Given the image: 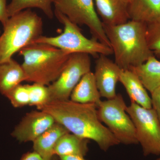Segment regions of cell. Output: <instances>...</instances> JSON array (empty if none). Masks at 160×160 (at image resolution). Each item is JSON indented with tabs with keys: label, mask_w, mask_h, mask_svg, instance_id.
I'll use <instances>...</instances> for the list:
<instances>
[{
	"label": "cell",
	"mask_w": 160,
	"mask_h": 160,
	"mask_svg": "<svg viewBox=\"0 0 160 160\" xmlns=\"http://www.w3.org/2000/svg\"><path fill=\"white\" fill-rule=\"evenodd\" d=\"M70 133L94 141L100 149L106 151L119 142L100 121L97 106L94 104H82L71 100L52 101L40 107Z\"/></svg>",
	"instance_id": "1"
},
{
	"label": "cell",
	"mask_w": 160,
	"mask_h": 160,
	"mask_svg": "<svg viewBox=\"0 0 160 160\" xmlns=\"http://www.w3.org/2000/svg\"><path fill=\"white\" fill-rule=\"evenodd\" d=\"M115 58L114 62L122 70L140 66L154 56L147 42V25L129 20L119 25L103 24Z\"/></svg>",
	"instance_id": "2"
},
{
	"label": "cell",
	"mask_w": 160,
	"mask_h": 160,
	"mask_svg": "<svg viewBox=\"0 0 160 160\" xmlns=\"http://www.w3.org/2000/svg\"><path fill=\"white\" fill-rule=\"evenodd\" d=\"M19 54L26 81L46 86L55 82L62 71L70 53L51 45L32 43L23 48Z\"/></svg>",
	"instance_id": "3"
},
{
	"label": "cell",
	"mask_w": 160,
	"mask_h": 160,
	"mask_svg": "<svg viewBox=\"0 0 160 160\" xmlns=\"http://www.w3.org/2000/svg\"><path fill=\"white\" fill-rule=\"evenodd\" d=\"M0 35V63L9 61L23 48L42 36V18L30 9L9 17Z\"/></svg>",
	"instance_id": "4"
},
{
	"label": "cell",
	"mask_w": 160,
	"mask_h": 160,
	"mask_svg": "<svg viewBox=\"0 0 160 160\" xmlns=\"http://www.w3.org/2000/svg\"><path fill=\"white\" fill-rule=\"evenodd\" d=\"M54 13L55 16L64 26L63 32L55 37L42 36L33 43L48 44L70 54L85 53L93 57L113 54L111 47L93 38L86 37L78 26L72 22L66 16L56 10H54Z\"/></svg>",
	"instance_id": "5"
},
{
	"label": "cell",
	"mask_w": 160,
	"mask_h": 160,
	"mask_svg": "<svg viewBox=\"0 0 160 160\" xmlns=\"http://www.w3.org/2000/svg\"><path fill=\"white\" fill-rule=\"evenodd\" d=\"M127 107L122 95L117 94L112 98L102 101L97 107L98 116L120 143L138 144L135 127L126 112Z\"/></svg>",
	"instance_id": "6"
},
{
	"label": "cell",
	"mask_w": 160,
	"mask_h": 160,
	"mask_svg": "<svg viewBox=\"0 0 160 160\" xmlns=\"http://www.w3.org/2000/svg\"><path fill=\"white\" fill-rule=\"evenodd\" d=\"M52 4L55 10L78 26H87L92 38L111 47L96 10L94 0H52Z\"/></svg>",
	"instance_id": "7"
},
{
	"label": "cell",
	"mask_w": 160,
	"mask_h": 160,
	"mask_svg": "<svg viewBox=\"0 0 160 160\" xmlns=\"http://www.w3.org/2000/svg\"><path fill=\"white\" fill-rule=\"evenodd\" d=\"M126 112L134 124L138 142L142 146L144 155H160V124L154 110L131 102Z\"/></svg>",
	"instance_id": "8"
},
{
	"label": "cell",
	"mask_w": 160,
	"mask_h": 160,
	"mask_svg": "<svg viewBox=\"0 0 160 160\" xmlns=\"http://www.w3.org/2000/svg\"><path fill=\"white\" fill-rule=\"evenodd\" d=\"M91 65L90 55L70 54L59 78L48 86L49 102L69 100L72 90L82 77L91 71Z\"/></svg>",
	"instance_id": "9"
},
{
	"label": "cell",
	"mask_w": 160,
	"mask_h": 160,
	"mask_svg": "<svg viewBox=\"0 0 160 160\" xmlns=\"http://www.w3.org/2000/svg\"><path fill=\"white\" fill-rule=\"evenodd\" d=\"M55 122L47 112L39 109L34 110L26 113L11 135L20 142H33Z\"/></svg>",
	"instance_id": "10"
},
{
	"label": "cell",
	"mask_w": 160,
	"mask_h": 160,
	"mask_svg": "<svg viewBox=\"0 0 160 160\" xmlns=\"http://www.w3.org/2000/svg\"><path fill=\"white\" fill-rule=\"evenodd\" d=\"M122 69L107 56L100 55L95 62V79L101 97L110 99L116 96V87Z\"/></svg>",
	"instance_id": "11"
},
{
	"label": "cell",
	"mask_w": 160,
	"mask_h": 160,
	"mask_svg": "<svg viewBox=\"0 0 160 160\" xmlns=\"http://www.w3.org/2000/svg\"><path fill=\"white\" fill-rule=\"evenodd\" d=\"M98 15L103 24L119 25L129 20L128 0H94Z\"/></svg>",
	"instance_id": "12"
},
{
	"label": "cell",
	"mask_w": 160,
	"mask_h": 160,
	"mask_svg": "<svg viewBox=\"0 0 160 160\" xmlns=\"http://www.w3.org/2000/svg\"><path fill=\"white\" fill-rule=\"evenodd\" d=\"M129 20L146 25L160 21V0H129Z\"/></svg>",
	"instance_id": "13"
},
{
	"label": "cell",
	"mask_w": 160,
	"mask_h": 160,
	"mask_svg": "<svg viewBox=\"0 0 160 160\" xmlns=\"http://www.w3.org/2000/svg\"><path fill=\"white\" fill-rule=\"evenodd\" d=\"M119 82L127 92L131 102L146 109H151V98L136 74L130 70H122Z\"/></svg>",
	"instance_id": "14"
},
{
	"label": "cell",
	"mask_w": 160,
	"mask_h": 160,
	"mask_svg": "<svg viewBox=\"0 0 160 160\" xmlns=\"http://www.w3.org/2000/svg\"><path fill=\"white\" fill-rule=\"evenodd\" d=\"M93 72L84 75L72 90L70 99L72 102L82 104H94L97 106L102 102Z\"/></svg>",
	"instance_id": "15"
},
{
	"label": "cell",
	"mask_w": 160,
	"mask_h": 160,
	"mask_svg": "<svg viewBox=\"0 0 160 160\" xmlns=\"http://www.w3.org/2000/svg\"><path fill=\"white\" fill-rule=\"evenodd\" d=\"M69 132L64 126L56 122L33 142L34 151L45 158H53L54 147L58 141Z\"/></svg>",
	"instance_id": "16"
},
{
	"label": "cell",
	"mask_w": 160,
	"mask_h": 160,
	"mask_svg": "<svg viewBox=\"0 0 160 160\" xmlns=\"http://www.w3.org/2000/svg\"><path fill=\"white\" fill-rule=\"evenodd\" d=\"M26 81L22 65L11 58L0 63V93L5 96L16 86Z\"/></svg>",
	"instance_id": "17"
},
{
	"label": "cell",
	"mask_w": 160,
	"mask_h": 160,
	"mask_svg": "<svg viewBox=\"0 0 160 160\" xmlns=\"http://www.w3.org/2000/svg\"><path fill=\"white\" fill-rule=\"evenodd\" d=\"M129 70L137 75L146 90L151 93L160 86V61L155 56Z\"/></svg>",
	"instance_id": "18"
},
{
	"label": "cell",
	"mask_w": 160,
	"mask_h": 160,
	"mask_svg": "<svg viewBox=\"0 0 160 160\" xmlns=\"http://www.w3.org/2000/svg\"><path fill=\"white\" fill-rule=\"evenodd\" d=\"M89 140L72 133H66L60 138L54 149V155H75L85 157L89 151Z\"/></svg>",
	"instance_id": "19"
},
{
	"label": "cell",
	"mask_w": 160,
	"mask_h": 160,
	"mask_svg": "<svg viewBox=\"0 0 160 160\" xmlns=\"http://www.w3.org/2000/svg\"><path fill=\"white\" fill-rule=\"evenodd\" d=\"M52 0H11L7 5V13L9 17L20 12L30 8L41 9L49 19L54 16L52 9Z\"/></svg>",
	"instance_id": "20"
},
{
	"label": "cell",
	"mask_w": 160,
	"mask_h": 160,
	"mask_svg": "<svg viewBox=\"0 0 160 160\" xmlns=\"http://www.w3.org/2000/svg\"><path fill=\"white\" fill-rule=\"evenodd\" d=\"M26 85L29 92V106H36L39 109L49 102V93L48 86L37 83Z\"/></svg>",
	"instance_id": "21"
},
{
	"label": "cell",
	"mask_w": 160,
	"mask_h": 160,
	"mask_svg": "<svg viewBox=\"0 0 160 160\" xmlns=\"http://www.w3.org/2000/svg\"><path fill=\"white\" fill-rule=\"evenodd\" d=\"M10 101L15 108H21L29 105V90L26 85L16 86L5 96Z\"/></svg>",
	"instance_id": "22"
},
{
	"label": "cell",
	"mask_w": 160,
	"mask_h": 160,
	"mask_svg": "<svg viewBox=\"0 0 160 160\" xmlns=\"http://www.w3.org/2000/svg\"><path fill=\"white\" fill-rule=\"evenodd\" d=\"M146 36L150 50L160 58V21L147 25Z\"/></svg>",
	"instance_id": "23"
},
{
	"label": "cell",
	"mask_w": 160,
	"mask_h": 160,
	"mask_svg": "<svg viewBox=\"0 0 160 160\" xmlns=\"http://www.w3.org/2000/svg\"><path fill=\"white\" fill-rule=\"evenodd\" d=\"M151 94L152 108L155 112L160 124V86Z\"/></svg>",
	"instance_id": "24"
},
{
	"label": "cell",
	"mask_w": 160,
	"mask_h": 160,
	"mask_svg": "<svg viewBox=\"0 0 160 160\" xmlns=\"http://www.w3.org/2000/svg\"><path fill=\"white\" fill-rule=\"evenodd\" d=\"M6 0H0V22L3 26H5L9 19L7 13Z\"/></svg>",
	"instance_id": "25"
},
{
	"label": "cell",
	"mask_w": 160,
	"mask_h": 160,
	"mask_svg": "<svg viewBox=\"0 0 160 160\" xmlns=\"http://www.w3.org/2000/svg\"><path fill=\"white\" fill-rule=\"evenodd\" d=\"M20 160H53V158L51 159L45 158L40 155L36 152L33 151L31 152H27L23 155Z\"/></svg>",
	"instance_id": "26"
},
{
	"label": "cell",
	"mask_w": 160,
	"mask_h": 160,
	"mask_svg": "<svg viewBox=\"0 0 160 160\" xmlns=\"http://www.w3.org/2000/svg\"><path fill=\"white\" fill-rule=\"evenodd\" d=\"M58 160H86L84 157L75 155L62 156L59 157Z\"/></svg>",
	"instance_id": "27"
},
{
	"label": "cell",
	"mask_w": 160,
	"mask_h": 160,
	"mask_svg": "<svg viewBox=\"0 0 160 160\" xmlns=\"http://www.w3.org/2000/svg\"><path fill=\"white\" fill-rule=\"evenodd\" d=\"M156 160H160V158H158Z\"/></svg>",
	"instance_id": "28"
},
{
	"label": "cell",
	"mask_w": 160,
	"mask_h": 160,
	"mask_svg": "<svg viewBox=\"0 0 160 160\" xmlns=\"http://www.w3.org/2000/svg\"><path fill=\"white\" fill-rule=\"evenodd\" d=\"M0 33H1V31H0Z\"/></svg>",
	"instance_id": "29"
},
{
	"label": "cell",
	"mask_w": 160,
	"mask_h": 160,
	"mask_svg": "<svg viewBox=\"0 0 160 160\" xmlns=\"http://www.w3.org/2000/svg\"><path fill=\"white\" fill-rule=\"evenodd\" d=\"M129 1V0H128V1Z\"/></svg>",
	"instance_id": "30"
}]
</instances>
